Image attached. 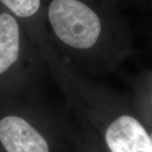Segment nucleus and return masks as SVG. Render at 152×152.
<instances>
[{"instance_id": "f257e3e1", "label": "nucleus", "mask_w": 152, "mask_h": 152, "mask_svg": "<svg viewBox=\"0 0 152 152\" xmlns=\"http://www.w3.org/2000/svg\"><path fill=\"white\" fill-rule=\"evenodd\" d=\"M48 16L55 34L75 48H91L102 31L96 12L81 0H52Z\"/></svg>"}, {"instance_id": "39448f33", "label": "nucleus", "mask_w": 152, "mask_h": 152, "mask_svg": "<svg viewBox=\"0 0 152 152\" xmlns=\"http://www.w3.org/2000/svg\"><path fill=\"white\" fill-rule=\"evenodd\" d=\"M0 4L6 10L18 18H29L37 13L42 0H0Z\"/></svg>"}, {"instance_id": "f03ea898", "label": "nucleus", "mask_w": 152, "mask_h": 152, "mask_svg": "<svg viewBox=\"0 0 152 152\" xmlns=\"http://www.w3.org/2000/svg\"><path fill=\"white\" fill-rule=\"evenodd\" d=\"M0 143L6 152H49L43 137L27 121L12 114L0 118Z\"/></svg>"}, {"instance_id": "423d86ee", "label": "nucleus", "mask_w": 152, "mask_h": 152, "mask_svg": "<svg viewBox=\"0 0 152 152\" xmlns=\"http://www.w3.org/2000/svg\"><path fill=\"white\" fill-rule=\"evenodd\" d=\"M151 140H152V136H151Z\"/></svg>"}, {"instance_id": "7ed1b4c3", "label": "nucleus", "mask_w": 152, "mask_h": 152, "mask_svg": "<svg viewBox=\"0 0 152 152\" xmlns=\"http://www.w3.org/2000/svg\"><path fill=\"white\" fill-rule=\"evenodd\" d=\"M112 152H152V140L134 118L124 115L113 122L106 133Z\"/></svg>"}, {"instance_id": "20e7f679", "label": "nucleus", "mask_w": 152, "mask_h": 152, "mask_svg": "<svg viewBox=\"0 0 152 152\" xmlns=\"http://www.w3.org/2000/svg\"><path fill=\"white\" fill-rule=\"evenodd\" d=\"M20 54V26L8 10L0 11V78L15 64Z\"/></svg>"}]
</instances>
